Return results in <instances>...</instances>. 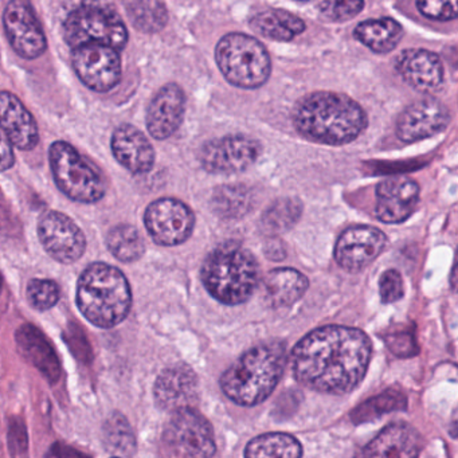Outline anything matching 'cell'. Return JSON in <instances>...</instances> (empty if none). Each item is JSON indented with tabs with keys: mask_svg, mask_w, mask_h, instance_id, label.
<instances>
[{
	"mask_svg": "<svg viewBox=\"0 0 458 458\" xmlns=\"http://www.w3.org/2000/svg\"><path fill=\"white\" fill-rule=\"evenodd\" d=\"M302 205L296 198H283L273 203L261 218L262 230L267 234H281L296 225Z\"/></svg>",
	"mask_w": 458,
	"mask_h": 458,
	"instance_id": "f546056e",
	"label": "cell"
},
{
	"mask_svg": "<svg viewBox=\"0 0 458 458\" xmlns=\"http://www.w3.org/2000/svg\"><path fill=\"white\" fill-rule=\"evenodd\" d=\"M302 446L286 433H267L256 437L245 449V458H301Z\"/></svg>",
	"mask_w": 458,
	"mask_h": 458,
	"instance_id": "83f0119b",
	"label": "cell"
},
{
	"mask_svg": "<svg viewBox=\"0 0 458 458\" xmlns=\"http://www.w3.org/2000/svg\"><path fill=\"white\" fill-rule=\"evenodd\" d=\"M114 458H119V457H114Z\"/></svg>",
	"mask_w": 458,
	"mask_h": 458,
	"instance_id": "b9f144b4",
	"label": "cell"
},
{
	"mask_svg": "<svg viewBox=\"0 0 458 458\" xmlns=\"http://www.w3.org/2000/svg\"><path fill=\"white\" fill-rule=\"evenodd\" d=\"M0 128L6 133L12 146L31 151L39 143L36 119L22 101L12 92H0Z\"/></svg>",
	"mask_w": 458,
	"mask_h": 458,
	"instance_id": "44dd1931",
	"label": "cell"
},
{
	"mask_svg": "<svg viewBox=\"0 0 458 458\" xmlns=\"http://www.w3.org/2000/svg\"><path fill=\"white\" fill-rule=\"evenodd\" d=\"M250 28L265 38L286 42L300 36L305 30V23L291 13L269 10L251 18Z\"/></svg>",
	"mask_w": 458,
	"mask_h": 458,
	"instance_id": "4316f807",
	"label": "cell"
},
{
	"mask_svg": "<svg viewBox=\"0 0 458 458\" xmlns=\"http://www.w3.org/2000/svg\"><path fill=\"white\" fill-rule=\"evenodd\" d=\"M200 277L208 293L222 304H242L259 286V265L248 249L227 242L208 254Z\"/></svg>",
	"mask_w": 458,
	"mask_h": 458,
	"instance_id": "5b68a950",
	"label": "cell"
},
{
	"mask_svg": "<svg viewBox=\"0 0 458 458\" xmlns=\"http://www.w3.org/2000/svg\"><path fill=\"white\" fill-rule=\"evenodd\" d=\"M297 132L328 146H344L358 139L369 124L364 109L348 96L316 92L297 104L293 112Z\"/></svg>",
	"mask_w": 458,
	"mask_h": 458,
	"instance_id": "7a4b0ae2",
	"label": "cell"
},
{
	"mask_svg": "<svg viewBox=\"0 0 458 458\" xmlns=\"http://www.w3.org/2000/svg\"><path fill=\"white\" fill-rule=\"evenodd\" d=\"M65 39L72 49L101 45L123 50L128 42L127 26L114 7L106 4H81L66 17Z\"/></svg>",
	"mask_w": 458,
	"mask_h": 458,
	"instance_id": "52a82bcc",
	"label": "cell"
},
{
	"mask_svg": "<svg viewBox=\"0 0 458 458\" xmlns=\"http://www.w3.org/2000/svg\"><path fill=\"white\" fill-rule=\"evenodd\" d=\"M404 406H406V399H404L403 395L396 393H386L377 396V398L369 399L363 406L359 407V409L353 412V415L356 417V415L364 414V412L377 409V407H379L377 415H380L383 414V412L391 411V410L403 409Z\"/></svg>",
	"mask_w": 458,
	"mask_h": 458,
	"instance_id": "74e56055",
	"label": "cell"
},
{
	"mask_svg": "<svg viewBox=\"0 0 458 458\" xmlns=\"http://www.w3.org/2000/svg\"><path fill=\"white\" fill-rule=\"evenodd\" d=\"M77 305L93 326L112 328L122 323L132 305L124 273L104 262L89 265L77 284Z\"/></svg>",
	"mask_w": 458,
	"mask_h": 458,
	"instance_id": "277c9868",
	"label": "cell"
},
{
	"mask_svg": "<svg viewBox=\"0 0 458 458\" xmlns=\"http://www.w3.org/2000/svg\"><path fill=\"white\" fill-rule=\"evenodd\" d=\"M0 292H2V277H0Z\"/></svg>",
	"mask_w": 458,
	"mask_h": 458,
	"instance_id": "60d3db41",
	"label": "cell"
},
{
	"mask_svg": "<svg viewBox=\"0 0 458 458\" xmlns=\"http://www.w3.org/2000/svg\"><path fill=\"white\" fill-rule=\"evenodd\" d=\"M422 446V437L412 426L393 423L383 428L355 458H418Z\"/></svg>",
	"mask_w": 458,
	"mask_h": 458,
	"instance_id": "ffe728a7",
	"label": "cell"
},
{
	"mask_svg": "<svg viewBox=\"0 0 458 458\" xmlns=\"http://www.w3.org/2000/svg\"><path fill=\"white\" fill-rule=\"evenodd\" d=\"M216 60L225 79L242 89L262 87L272 72L267 49L246 34H226L216 45Z\"/></svg>",
	"mask_w": 458,
	"mask_h": 458,
	"instance_id": "8992f818",
	"label": "cell"
},
{
	"mask_svg": "<svg viewBox=\"0 0 458 458\" xmlns=\"http://www.w3.org/2000/svg\"><path fill=\"white\" fill-rule=\"evenodd\" d=\"M167 458H211L216 454V439L208 420L194 407L176 410L162 436Z\"/></svg>",
	"mask_w": 458,
	"mask_h": 458,
	"instance_id": "9c48e42d",
	"label": "cell"
},
{
	"mask_svg": "<svg viewBox=\"0 0 458 458\" xmlns=\"http://www.w3.org/2000/svg\"><path fill=\"white\" fill-rule=\"evenodd\" d=\"M285 366V343H262L243 353L222 375V390L234 403L256 406L273 393Z\"/></svg>",
	"mask_w": 458,
	"mask_h": 458,
	"instance_id": "3957f363",
	"label": "cell"
},
{
	"mask_svg": "<svg viewBox=\"0 0 458 458\" xmlns=\"http://www.w3.org/2000/svg\"><path fill=\"white\" fill-rule=\"evenodd\" d=\"M38 237L47 253L61 264H73L84 256L87 238L76 222L60 211H47L38 222Z\"/></svg>",
	"mask_w": 458,
	"mask_h": 458,
	"instance_id": "7c38bea8",
	"label": "cell"
},
{
	"mask_svg": "<svg viewBox=\"0 0 458 458\" xmlns=\"http://www.w3.org/2000/svg\"><path fill=\"white\" fill-rule=\"evenodd\" d=\"M395 69L409 87L420 93L436 92L444 82V65L438 55L428 50H403L396 57Z\"/></svg>",
	"mask_w": 458,
	"mask_h": 458,
	"instance_id": "d6986e66",
	"label": "cell"
},
{
	"mask_svg": "<svg viewBox=\"0 0 458 458\" xmlns=\"http://www.w3.org/2000/svg\"><path fill=\"white\" fill-rule=\"evenodd\" d=\"M308 285V278L299 270L292 267L272 270L265 277L267 301L273 308L291 307L304 296Z\"/></svg>",
	"mask_w": 458,
	"mask_h": 458,
	"instance_id": "d4e9b609",
	"label": "cell"
},
{
	"mask_svg": "<svg viewBox=\"0 0 458 458\" xmlns=\"http://www.w3.org/2000/svg\"><path fill=\"white\" fill-rule=\"evenodd\" d=\"M128 17L144 33H157L167 25L168 13L162 2H128Z\"/></svg>",
	"mask_w": 458,
	"mask_h": 458,
	"instance_id": "1f68e13d",
	"label": "cell"
},
{
	"mask_svg": "<svg viewBox=\"0 0 458 458\" xmlns=\"http://www.w3.org/2000/svg\"><path fill=\"white\" fill-rule=\"evenodd\" d=\"M117 162L133 175H144L154 168L155 151L147 136L131 124L116 128L111 141Z\"/></svg>",
	"mask_w": 458,
	"mask_h": 458,
	"instance_id": "7402d4cb",
	"label": "cell"
},
{
	"mask_svg": "<svg viewBox=\"0 0 458 458\" xmlns=\"http://www.w3.org/2000/svg\"><path fill=\"white\" fill-rule=\"evenodd\" d=\"M450 122L449 109L436 98H423L407 106L396 120V136L415 143L442 132Z\"/></svg>",
	"mask_w": 458,
	"mask_h": 458,
	"instance_id": "2e32d148",
	"label": "cell"
},
{
	"mask_svg": "<svg viewBox=\"0 0 458 458\" xmlns=\"http://www.w3.org/2000/svg\"><path fill=\"white\" fill-rule=\"evenodd\" d=\"M261 146L245 135H229L208 141L200 148L199 160L208 173L232 175L248 170L259 159Z\"/></svg>",
	"mask_w": 458,
	"mask_h": 458,
	"instance_id": "8fae6325",
	"label": "cell"
},
{
	"mask_svg": "<svg viewBox=\"0 0 458 458\" xmlns=\"http://www.w3.org/2000/svg\"><path fill=\"white\" fill-rule=\"evenodd\" d=\"M214 211L222 218H240L251 206V194L245 186H222L214 192L211 200Z\"/></svg>",
	"mask_w": 458,
	"mask_h": 458,
	"instance_id": "4dcf8cb0",
	"label": "cell"
},
{
	"mask_svg": "<svg viewBox=\"0 0 458 458\" xmlns=\"http://www.w3.org/2000/svg\"><path fill=\"white\" fill-rule=\"evenodd\" d=\"M15 337L23 358L41 371L50 383L57 382L61 377L60 360L44 334L37 327L25 324L18 329Z\"/></svg>",
	"mask_w": 458,
	"mask_h": 458,
	"instance_id": "cb8c5ba5",
	"label": "cell"
},
{
	"mask_svg": "<svg viewBox=\"0 0 458 458\" xmlns=\"http://www.w3.org/2000/svg\"><path fill=\"white\" fill-rule=\"evenodd\" d=\"M50 168L58 189L74 202L96 203L106 192L103 176L66 141H55L49 149Z\"/></svg>",
	"mask_w": 458,
	"mask_h": 458,
	"instance_id": "ba28073f",
	"label": "cell"
},
{
	"mask_svg": "<svg viewBox=\"0 0 458 458\" xmlns=\"http://www.w3.org/2000/svg\"><path fill=\"white\" fill-rule=\"evenodd\" d=\"M418 10L423 17L430 18V20L436 21H452L457 18V4L455 2H431V0H426V2H418Z\"/></svg>",
	"mask_w": 458,
	"mask_h": 458,
	"instance_id": "8d00e7d4",
	"label": "cell"
},
{
	"mask_svg": "<svg viewBox=\"0 0 458 458\" xmlns=\"http://www.w3.org/2000/svg\"><path fill=\"white\" fill-rule=\"evenodd\" d=\"M186 96L179 85L168 84L157 93L147 111V130L157 140L171 138L181 127Z\"/></svg>",
	"mask_w": 458,
	"mask_h": 458,
	"instance_id": "ac0fdd59",
	"label": "cell"
},
{
	"mask_svg": "<svg viewBox=\"0 0 458 458\" xmlns=\"http://www.w3.org/2000/svg\"><path fill=\"white\" fill-rule=\"evenodd\" d=\"M72 61L77 77L95 92H109L122 79V58L112 47L85 45L73 50Z\"/></svg>",
	"mask_w": 458,
	"mask_h": 458,
	"instance_id": "4fadbf2b",
	"label": "cell"
},
{
	"mask_svg": "<svg viewBox=\"0 0 458 458\" xmlns=\"http://www.w3.org/2000/svg\"><path fill=\"white\" fill-rule=\"evenodd\" d=\"M155 399L165 410L191 407L198 398V377L186 364H175L165 369L157 379L154 387Z\"/></svg>",
	"mask_w": 458,
	"mask_h": 458,
	"instance_id": "603a6c76",
	"label": "cell"
},
{
	"mask_svg": "<svg viewBox=\"0 0 458 458\" xmlns=\"http://www.w3.org/2000/svg\"><path fill=\"white\" fill-rule=\"evenodd\" d=\"M15 165L14 151L6 133L0 128V173L10 170Z\"/></svg>",
	"mask_w": 458,
	"mask_h": 458,
	"instance_id": "f35d334b",
	"label": "cell"
},
{
	"mask_svg": "<svg viewBox=\"0 0 458 458\" xmlns=\"http://www.w3.org/2000/svg\"><path fill=\"white\" fill-rule=\"evenodd\" d=\"M4 25L7 39L20 57L36 60L47 52V37L28 2H10L4 9Z\"/></svg>",
	"mask_w": 458,
	"mask_h": 458,
	"instance_id": "5bb4252c",
	"label": "cell"
},
{
	"mask_svg": "<svg viewBox=\"0 0 458 458\" xmlns=\"http://www.w3.org/2000/svg\"><path fill=\"white\" fill-rule=\"evenodd\" d=\"M47 458H89L84 453L73 449L71 446H64L61 444L53 445L50 452L47 453Z\"/></svg>",
	"mask_w": 458,
	"mask_h": 458,
	"instance_id": "ab89813d",
	"label": "cell"
},
{
	"mask_svg": "<svg viewBox=\"0 0 458 458\" xmlns=\"http://www.w3.org/2000/svg\"><path fill=\"white\" fill-rule=\"evenodd\" d=\"M420 186L407 176H393L377 187L375 214L383 224H402L417 208Z\"/></svg>",
	"mask_w": 458,
	"mask_h": 458,
	"instance_id": "e0dca14e",
	"label": "cell"
},
{
	"mask_svg": "<svg viewBox=\"0 0 458 458\" xmlns=\"http://www.w3.org/2000/svg\"><path fill=\"white\" fill-rule=\"evenodd\" d=\"M144 225L157 245L178 246L191 237L195 216L182 200L162 198L147 208Z\"/></svg>",
	"mask_w": 458,
	"mask_h": 458,
	"instance_id": "30bf717a",
	"label": "cell"
},
{
	"mask_svg": "<svg viewBox=\"0 0 458 458\" xmlns=\"http://www.w3.org/2000/svg\"><path fill=\"white\" fill-rule=\"evenodd\" d=\"M387 238L377 227L352 226L342 233L336 246L335 259L347 272L366 269L385 250Z\"/></svg>",
	"mask_w": 458,
	"mask_h": 458,
	"instance_id": "9a60e30c",
	"label": "cell"
},
{
	"mask_svg": "<svg viewBox=\"0 0 458 458\" xmlns=\"http://www.w3.org/2000/svg\"><path fill=\"white\" fill-rule=\"evenodd\" d=\"M364 9V2L360 0H328L318 4V10L327 20L334 22H344V21L352 20L361 10Z\"/></svg>",
	"mask_w": 458,
	"mask_h": 458,
	"instance_id": "e575fe53",
	"label": "cell"
},
{
	"mask_svg": "<svg viewBox=\"0 0 458 458\" xmlns=\"http://www.w3.org/2000/svg\"><path fill=\"white\" fill-rule=\"evenodd\" d=\"M372 345L358 328L328 326L315 329L292 351L294 377L307 387L328 394H347L363 380Z\"/></svg>",
	"mask_w": 458,
	"mask_h": 458,
	"instance_id": "6da1fadb",
	"label": "cell"
},
{
	"mask_svg": "<svg viewBox=\"0 0 458 458\" xmlns=\"http://www.w3.org/2000/svg\"><path fill=\"white\" fill-rule=\"evenodd\" d=\"M106 246L119 261L125 264L138 261L146 253V242L132 225L123 224L112 227L106 237Z\"/></svg>",
	"mask_w": 458,
	"mask_h": 458,
	"instance_id": "f1b7e54d",
	"label": "cell"
},
{
	"mask_svg": "<svg viewBox=\"0 0 458 458\" xmlns=\"http://www.w3.org/2000/svg\"><path fill=\"white\" fill-rule=\"evenodd\" d=\"M106 436L108 439V445L119 453H130L132 447H135L132 433L127 420L122 415H116L108 420L106 428Z\"/></svg>",
	"mask_w": 458,
	"mask_h": 458,
	"instance_id": "836d02e7",
	"label": "cell"
},
{
	"mask_svg": "<svg viewBox=\"0 0 458 458\" xmlns=\"http://www.w3.org/2000/svg\"><path fill=\"white\" fill-rule=\"evenodd\" d=\"M379 293L385 304L398 301L403 297V280L398 270L390 269L383 273L379 280Z\"/></svg>",
	"mask_w": 458,
	"mask_h": 458,
	"instance_id": "d590c367",
	"label": "cell"
},
{
	"mask_svg": "<svg viewBox=\"0 0 458 458\" xmlns=\"http://www.w3.org/2000/svg\"><path fill=\"white\" fill-rule=\"evenodd\" d=\"M60 297L61 289L55 281L34 278L29 283L28 300L36 310H50L57 304Z\"/></svg>",
	"mask_w": 458,
	"mask_h": 458,
	"instance_id": "d6a6232c",
	"label": "cell"
},
{
	"mask_svg": "<svg viewBox=\"0 0 458 458\" xmlns=\"http://www.w3.org/2000/svg\"><path fill=\"white\" fill-rule=\"evenodd\" d=\"M403 34V28L391 18L364 21L353 30V37L377 55L393 52Z\"/></svg>",
	"mask_w": 458,
	"mask_h": 458,
	"instance_id": "484cf974",
	"label": "cell"
}]
</instances>
